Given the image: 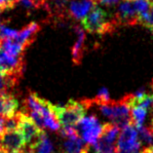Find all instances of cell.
<instances>
[{"label":"cell","instance_id":"cell-1","mask_svg":"<svg viewBox=\"0 0 153 153\" xmlns=\"http://www.w3.org/2000/svg\"><path fill=\"white\" fill-rule=\"evenodd\" d=\"M81 23L87 32L99 35L112 33L117 27L114 18L112 19L105 11L97 5L93 7L83 19H81Z\"/></svg>","mask_w":153,"mask_h":153},{"label":"cell","instance_id":"cell-2","mask_svg":"<svg viewBox=\"0 0 153 153\" xmlns=\"http://www.w3.org/2000/svg\"><path fill=\"white\" fill-rule=\"evenodd\" d=\"M51 109L59 125L76 126L77 123L85 116L87 107L82 102L69 100L62 105L51 103Z\"/></svg>","mask_w":153,"mask_h":153},{"label":"cell","instance_id":"cell-3","mask_svg":"<svg viewBox=\"0 0 153 153\" xmlns=\"http://www.w3.org/2000/svg\"><path fill=\"white\" fill-rule=\"evenodd\" d=\"M133 94L126 95L119 100H109L106 103L100 104V110L105 117L114 122L119 118L130 116L132 108Z\"/></svg>","mask_w":153,"mask_h":153},{"label":"cell","instance_id":"cell-4","mask_svg":"<svg viewBox=\"0 0 153 153\" xmlns=\"http://www.w3.org/2000/svg\"><path fill=\"white\" fill-rule=\"evenodd\" d=\"M76 130L78 134H81L82 140L87 144L93 145L100 136L102 125L100 124L98 118L94 115L88 117H83L76 124Z\"/></svg>","mask_w":153,"mask_h":153},{"label":"cell","instance_id":"cell-5","mask_svg":"<svg viewBox=\"0 0 153 153\" xmlns=\"http://www.w3.org/2000/svg\"><path fill=\"white\" fill-rule=\"evenodd\" d=\"M18 113H19V120H20L19 130L23 133L25 143L28 145L34 143L43 135L44 130L39 128L34 123V121L30 118V116L25 113V111H20V112L18 111Z\"/></svg>","mask_w":153,"mask_h":153},{"label":"cell","instance_id":"cell-6","mask_svg":"<svg viewBox=\"0 0 153 153\" xmlns=\"http://www.w3.org/2000/svg\"><path fill=\"white\" fill-rule=\"evenodd\" d=\"M140 144L141 143L137 137V131L133 124L125 127L120 131L117 140V149L132 152L139 150Z\"/></svg>","mask_w":153,"mask_h":153},{"label":"cell","instance_id":"cell-7","mask_svg":"<svg viewBox=\"0 0 153 153\" xmlns=\"http://www.w3.org/2000/svg\"><path fill=\"white\" fill-rule=\"evenodd\" d=\"M25 140L20 130L5 132L1 135V150L5 153H12L25 148Z\"/></svg>","mask_w":153,"mask_h":153},{"label":"cell","instance_id":"cell-8","mask_svg":"<svg viewBox=\"0 0 153 153\" xmlns=\"http://www.w3.org/2000/svg\"><path fill=\"white\" fill-rule=\"evenodd\" d=\"M114 20L118 25L133 27L139 25V14L134 9L133 4L130 1H125L118 6L116 13L114 15Z\"/></svg>","mask_w":153,"mask_h":153},{"label":"cell","instance_id":"cell-9","mask_svg":"<svg viewBox=\"0 0 153 153\" xmlns=\"http://www.w3.org/2000/svg\"><path fill=\"white\" fill-rule=\"evenodd\" d=\"M39 31H40L39 25H37L36 23H30L27 27H25L21 31H18L17 35L13 37V38L18 43H20L24 47L27 48L29 45H31L33 43V41L35 40Z\"/></svg>","mask_w":153,"mask_h":153},{"label":"cell","instance_id":"cell-10","mask_svg":"<svg viewBox=\"0 0 153 153\" xmlns=\"http://www.w3.org/2000/svg\"><path fill=\"white\" fill-rule=\"evenodd\" d=\"M74 31L76 33V41L74 43L71 50L72 62L75 65H80L83 59L84 52H85V32L83 28L79 25L74 27Z\"/></svg>","mask_w":153,"mask_h":153},{"label":"cell","instance_id":"cell-11","mask_svg":"<svg viewBox=\"0 0 153 153\" xmlns=\"http://www.w3.org/2000/svg\"><path fill=\"white\" fill-rule=\"evenodd\" d=\"M19 108V102L15 96L0 92V115L5 117L14 116Z\"/></svg>","mask_w":153,"mask_h":153},{"label":"cell","instance_id":"cell-12","mask_svg":"<svg viewBox=\"0 0 153 153\" xmlns=\"http://www.w3.org/2000/svg\"><path fill=\"white\" fill-rule=\"evenodd\" d=\"M97 5L96 0H79V1H72L70 3L68 13L75 20L83 19L92 10L93 7Z\"/></svg>","mask_w":153,"mask_h":153},{"label":"cell","instance_id":"cell-13","mask_svg":"<svg viewBox=\"0 0 153 153\" xmlns=\"http://www.w3.org/2000/svg\"><path fill=\"white\" fill-rule=\"evenodd\" d=\"M28 150L31 153H53L54 146L52 141L48 139L45 132L34 143L28 145Z\"/></svg>","mask_w":153,"mask_h":153},{"label":"cell","instance_id":"cell-14","mask_svg":"<svg viewBox=\"0 0 153 153\" xmlns=\"http://www.w3.org/2000/svg\"><path fill=\"white\" fill-rule=\"evenodd\" d=\"M120 129L114 124V123H104L102 125V132H100V137L103 140L110 143H115L120 134Z\"/></svg>","mask_w":153,"mask_h":153},{"label":"cell","instance_id":"cell-15","mask_svg":"<svg viewBox=\"0 0 153 153\" xmlns=\"http://www.w3.org/2000/svg\"><path fill=\"white\" fill-rule=\"evenodd\" d=\"M84 146V141L80 139V137L65 139V140L62 143L61 153H80Z\"/></svg>","mask_w":153,"mask_h":153},{"label":"cell","instance_id":"cell-16","mask_svg":"<svg viewBox=\"0 0 153 153\" xmlns=\"http://www.w3.org/2000/svg\"><path fill=\"white\" fill-rule=\"evenodd\" d=\"M131 120H132V124L135 126V128L137 129L143 125L147 115V110L145 108L135 105L131 108Z\"/></svg>","mask_w":153,"mask_h":153},{"label":"cell","instance_id":"cell-17","mask_svg":"<svg viewBox=\"0 0 153 153\" xmlns=\"http://www.w3.org/2000/svg\"><path fill=\"white\" fill-rule=\"evenodd\" d=\"M20 78L9 74H4L0 72V92L8 93L9 90L16 87L19 83Z\"/></svg>","mask_w":153,"mask_h":153},{"label":"cell","instance_id":"cell-18","mask_svg":"<svg viewBox=\"0 0 153 153\" xmlns=\"http://www.w3.org/2000/svg\"><path fill=\"white\" fill-rule=\"evenodd\" d=\"M137 137L140 141V143H144L147 145H153V131L150 126H141L137 129Z\"/></svg>","mask_w":153,"mask_h":153},{"label":"cell","instance_id":"cell-19","mask_svg":"<svg viewBox=\"0 0 153 153\" xmlns=\"http://www.w3.org/2000/svg\"><path fill=\"white\" fill-rule=\"evenodd\" d=\"M93 146H94L95 151L100 153H114L116 150V146L114 145V143H107L100 137H99L98 140L93 144Z\"/></svg>","mask_w":153,"mask_h":153},{"label":"cell","instance_id":"cell-20","mask_svg":"<svg viewBox=\"0 0 153 153\" xmlns=\"http://www.w3.org/2000/svg\"><path fill=\"white\" fill-rule=\"evenodd\" d=\"M133 1H134L132 3L133 7L137 14L147 12V11L149 10L150 4H149L148 0H133Z\"/></svg>","mask_w":153,"mask_h":153},{"label":"cell","instance_id":"cell-21","mask_svg":"<svg viewBox=\"0 0 153 153\" xmlns=\"http://www.w3.org/2000/svg\"><path fill=\"white\" fill-rule=\"evenodd\" d=\"M18 31L15 29L7 27L4 25H0V39H8L13 38L17 35Z\"/></svg>","mask_w":153,"mask_h":153},{"label":"cell","instance_id":"cell-22","mask_svg":"<svg viewBox=\"0 0 153 153\" xmlns=\"http://www.w3.org/2000/svg\"><path fill=\"white\" fill-rule=\"evenodd\" d=\"M18 0H0V12L13 9L17 5Z\"/></svg>","mask_w":153,"mask_h":153},{"label":"cell","instance_id":"cell-23","mask_svg":"<svg viewBox=\"0 0 153 153\" xmlns=\"http://www.w3.org/2000/svg\"><path fill=\"white\" fill-rule=\"evenodd\" d=\"M97 4L100 3L102 5H105V6H113L115 4H117L119 2V0H96Z\"/></svg>","mask_w":153,"mask_h":153},{"label":"cell","instance_id":"cell-24","mask_svg":"<svg viewBox=\"0 0 153 153\" xmlns=\"http://www.w3.org/2000/svg\"><path fill=\"white\" fill-rule=\"evenodd\" d=\"M5 121H6V117L0 115V135L5 133Z\"/></svg>","mask_w":153,"mask_h":153},{"label":"cell","instance_id":"cell-25","mask_svg":"<svg viewBox=\"0 0 153 153\" xmlns=\"http://www.w3.org/2000/svg\"><path fill=\"white\" fill-rule=\"evenodd\" d=\"M148 14H149V18H150V22H151V28L150 30L153 28V4H150L148 10Z\"/></svg>","mask_w":153,"mask_h":153},{"label":"cell","instance_id":"cell-26","mask_svg":"<svg viewBox=\"0 0 153 153\" xmlns=\"http://www.w3.org/2000/svg\"><path fill=\"white\" fill-rule=\"evenodd\" d=\"M141 153H153V145H149L148 147L144 148Z\"/></svg>","mask_w":153,"mask_h":153},{"label":"cell","instance_id":"cell-27","mask_svg":"<svg viewBox=\"0 0 153 153\" xmlns=\"http://www.w3.org/2000/svg\"><path fill=\"white\" fill-rule=\"evenodd\" d=\"M12 153H31L30 151L28 150H25V149H22V150H19V151H16V152H12Z\"/></svg>","mask_w":153,"mask_h":153},{"label":"cell","instance_id":"cell-28","mask_svg":"<svg viewBox=\"0 0 153 153\" xmlns=\"http://www.w3.org/2000/svg\"><path fill=\"white\" fill-rule=\"evenodd\" d=\"M114 153H131V152H128V151H124V150H120V149H117L116 148V150H115Z\"/></svg>","mask_w":153,"mask_h":153},{"label":"cell","instance_id":"cell-29","mask_svg":"<svg viewBox=\"0 0 153 153\" xmlns=\"http://www.w3.org/2000/svg\"><path fill=\"white\" fill-rule=\"evenodd\" d=\"M0 150H1V135H0Z\"/></svg>","mask_w":153,"mask_h":153},{"label":"cell","instance_id":"cell-30","mask_svg":"<svg viewBox=\"0 0 153 153\" xmlns=\"http://www.w3.org/2000/svg\"><path fill=\"white\" fill-rule=\"evenodd\" d=\"M0 153H5V152H3L2 150H0Z\"/></svg>","mask_w":153,"mask_h":153},{"label":"cell","instance_id":"cell-31","mask_svg":"<svg viewBox=\"0 0 153 153\" xmlns=\"http://www.w3.org/2000/svg\"><path fill=\"white\" fill-rule=\"evenodd\" d=\"M94 153H100V152H97V151H95V152H94Z\"/></svg>","mask_w":153,"mask_h":153},{"label":"cell","instance_id":"cell-32","mask_svg":"<svg viewBox=\"0 0 153 153\" xmlns=\"http://www.w3.org/2000/svg\"><path fill=\"white\" fill-rule=\"evenodd\" d=\"M126 1H131V0H126Z\"/></svg>","mask_w":153,"mask_h":153},{"label":"cell","instance_id":"cell-33","mask_svg":"<svg viewBox=\"0 0 153 153\" xmlns=\"http://www.w3.org/2000/svg\"><path fill=\"white\" fill-rule=\"evenodd\" d=\"M151 31H152V32H153V28H152V29H151Z\"/></svg>","mask_w":153,"mask_h":153}]
</instances>
